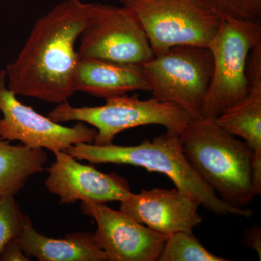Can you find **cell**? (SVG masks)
<instances>
[{"label":"cell","mask_w":261,"mask_h":261,"mask_svg":"<svg viewBox=\"0 0 261 261\" xmlns=\"http://www.w3.org/2000/svg\"><path fill=\"white\" fill-rule=\"evenodd\" d=\"M89 3L65 0L36 22L15 61L7 65L8 89L15 95L44 102H68L75 91V43L85 25Z\"/></svg>","instance_id":"obj_1"},{"label":"cell","mask_w":261,"mask_h":261,"mask_svg":"<svg viewBox=\"0 0 261 261\" xmlns=\"http://www.w3.org/2000/svg\"><path fill=\"white\" fill-rule=\"evenodd\" d=\"M179 137L197 175L226 204L247 208L257 196L252 182L253 150L205 118L192 119Z\"/></svg>","instance_id":"obj_2"},{"label":"cell","mask_w":261,"mask_h":261,"mask_svg":"<svg viewBox=\"0 0 261 261\" xmlns=\"http://www.w3.org/2000/svg\"><path fill=\"white\" fill-rule=\"evenodd\" d=\"M65 152L77 160H86L92 164L130 165L145 168L150 172L163 173L180 191L211 212L248 219L252 216L251 209L237 208L224 202L197 175L185 158L179 135L166 132L135 146L113 143L99 146L82 142L70 146Z\"/></svg>","instance_id":"obj_3"},{"label":"cell","mask_w":261,"mask_h":261,"mask_svg":"<svg viewBox=\"0 0 261 261\" xmlns=\"http://www.w3.org/2000/svg\"><path fill=\"white\" fill-rule=\"evenodd\" d=\"M48 117L57 123L77 121L93 126L97 132L93 144L99 146L112 144L122 132L149 125H159L169 133L180 135L192 120L188 113L170 103L153 97L141 100L126 94L108 97L104 105L92 107L61 103Z\"/></svg>","instance_id":"obj_4"},{"label":"cell","mask_w":261,"mask_h":261,"mask_svg":"<svg viewBox=\"0 0 261 261\" xmlns=\"http://www.w3.org/2000/svg\"><path fill=\"white\" fill-rule=\"evenodd\" d=\"M261 44V24L231 18L221 19L207 48L213 73L203 106V118L214 120L241 100L250 90L249 57Z\"/></svg>","instance_id":"obj_5"},{"label":"cell","mask_w":261,"mask_h":261,"mask_svg":"<svg viewBox=\"0 0 261 261\" xmlns=\"http://www.w3.org/2000/svg\"><path fill=\"white\" fill-rule=\"evenodd\" d=\"M152 97L170 103L192 119L203 118V106L213 73L208 48L171 47L142 65Z\"/></svg>","instance_id":"obj_6"},{"label":"cell","mask_w":261,"mask_h":261,"mask_svg":"<svg viewBox=\"0 0 261 261\" xmlns=\"http://www.w3.org/2000/svg\"><path fill=\"white\" fill-rule=\"evenodd\" d=\"M140 20L154 55L179 45L207 47L221 18L201 0H119Z\"/></svg>","instance_id":"obj_7"},{"label":"cell","mask_w":261,"mask_h":261,"mask_svg":"<svg viewBox=\"0 0 261 261\" xmlns=\"http://www.w3.org/2000/svg\"><path fill=\"white\" fill-rule=\"evenodd\" d=\"M80 42V58L142 65L154 56L140 20L123 5L89 3Z\"/></svg>","instance_id":"obj_8"},{"label":"cell","mask_w":261,"mask_h":261,"mask_svg":"<svg viewBox=\"0 0 261 261\" xmlns=\"http://www.w3.org/2000/svg\"><path fill=\"white\" fill-rule=\"evenodd\" d=\"M0 138L19 141L32 149H46L53 154L79 143H94L97 132L82 122L67 127L39 114L17 99L6 84L5 70H0Z\"/></svg>","instance_id":"obj_9"},{"label":"cell","mask_w":261,"mask_h":261,"mask_svg":"<svg viewBox=\"0 0 261 261\" xmlns=\"http://www.w3.org/2000/svg\"><path fill=\"white\" fill-rule=\"evenodd\" d=\"M84 214L95 220L94 239L109 261H156L166 237L159 234L121 210L104 203L82 202Z\"/></svg>","instance_id":"obj_10"},{"label":"cell","mask_w":261,"mask_h":261,"mask_svg":"<svg viewBox=\"0 0 261 261\" xmlns=\"http://www.w3.org/2000/svg\"><path fill=\"white\" fill-rule=\"evenodd\" d=\"M54 155L56 160L47 169L45 185L59 197L61 205L77 201L121 202L132 193L128 181L116 173L101 172L94 166L82 164L65 151Z\"/></svg>","instance_id":"obj_11"},{"label":"cell","mask_w":261,"mask_h":261,"mask_svg":"<svg viewBox=\"0 0 261 261\" xmlns=\"http://www.w3.org/2000/svg\"><path fill=\"white\" fill-rule=\"evenodd\" d=\"M200 206L176 187L142 190L120 202V210L166 238L181 231L192 232L202 221Z\"/></svg>","instance_id":"obj_12"},{"label":"cell","mask_w":261,"mask_h":261,"mask_svg":"<svg viewBox=\"0 0 261 261\" xmlns=\"http://www.w3.org/2000/svg\"><path fill=\"white\" fill-rule=\"evenodd\" d=\"M73 87L75 92L106 99L134 91L149 92L142 65L97 58H80Z\"/></svg>","instance_id":"obj_13"},{"label":"cell","mask_w":261,"mask_h":261,"mask_svg":"<svg viewBox=\"0 0 261 261\" xmlns=\"http://www.w3.org/2000/svg\"><path fill=\"white\" fill-rule=\"evenodd\" d=\"M247 73L250 84L248 93L214 121L230 135L241 137L255 156H261V44L250 53Z\"/></svg>","instance_id":"obj_14"},{"label":"cell","mask_w":261,"mask_h":261,"mask_svg":"<svg viewBox=\"0 0 261 261\" xmlns=\"http://www.w3.org/2000/svg\"><path fill=\"white\" fill-rule=\"evenodd\" d=\"M17 239L29 257L40 261L108 260L94 233L75 232L63 238H49L38 232L27 216Z\"/></svg>","instance_id":"obj_15"},{"label":"cell","mask_w":261,"mask_h":261,"mask_svg":"<svg viewBox=\"0 0 261 261\" xmlns=\"http://www.w3.org/2000/svg\"><path fill=\"white\" fill-rule=\"evenodd\" d=\"M47 160L43 149L13 145L0 138V198L17 195L29 178L44 171Z\"/></svg>","instance_id":"obj_16"},{"label":"cell","mask_w":261,"mask_h":261,"mask_svg":"<svg viewBox=\"0 0 261 261\" xmlns=\"http://www.w3.org/2000/svg\"><path fill=\"white\" fill-rule=\"evenodd\" d=\"M159 261H226L205 248L192 232H178L168 237Z\"/></svg>","instance_id":"obj_17"},{"label":"cell","mask_w":261,"mask_h":261,"mask_svg":"<svg viewBox=\"0 0 261 261\" xmlns=\"http://www.w3.org/2000/svg\"><path fill=\"white\" fill-rule=\"evenodd\" d=\"M221 18L261 24V0H201Z\"/></svg>","instance_id":"obj_18"},{"label":"cell","mask_w":261,"mask_h":261,"mask_svg":"<svg viewBox=\"0 0 261 261\" xmlns=\"http://www.w3.org/2000/svg\"><path fill=\"white\" fill-rule=\"evenodd\" d=\"M25 216L14 196L0 198V253L8 242L20 234Z\"/></svg>","instance_id":"obj_19"},{"label":"cell","mask_w":261,"mask_h":261,"mask_svg":"<svg viewBox=\"0 0 261 261\" xmlns=\"http://www.w3.org/2000/svg\"><path fill=\"white\" fill-rule=\"evenodd\" d=\"M1 261H28L30 257L25 253L18 239L14 238L8 242L0 253Z\"/></svg>","instance_id":"obj_20"},{"label":"cell","mask_w":261,"mask_h":261,"mask_svg":"<svg viewBox=\"0 0 261 261\" xmlns=\"http://www.w3.org/2000/svg\"><path fill=\"white\" fill-rule=\"evenodd\" d=\"M245 245L252 250H255L261 258V230L260 228L255 226L247 230L244 237Z\"/></svg>","instance_id":"obj_21"}]
</instances>
